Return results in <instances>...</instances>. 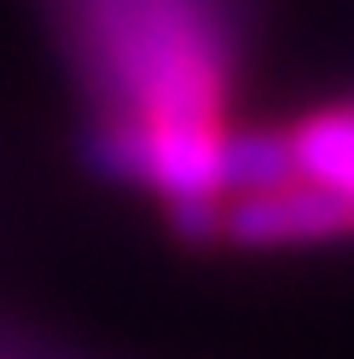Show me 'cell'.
<instances>
[{"mask_svg":"<svg viewBox=\"0 0 354 359\" xmlns=\"http://www.w3.org/2000/svg\"><path fill=\"white\" fill-rule=\"evenodd\" d=\"M279 145H284L291 174H302L337 209L343 232H354V99L331 104V110H320V116H308L296 128H284Z\"/></svg>","mask_w":354,"mask_h":359,"instance_id":"obj_1","label":"cell"}]
</instances>
